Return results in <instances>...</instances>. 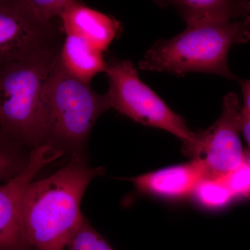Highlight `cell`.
I'll return each mask as SVG.
<instances>
[{
	"instance_id": "6da1fadb",
	"label": "cell",
	"mask_w": 250,
	"mask_h": 250,
	"mask_svg": "<svg viewBox=\"0 0 250 250\" xmlns=\"http://www.w3.org/2000/svg\"><path fill=\"white\" fill-rule=\"evenodd\" d=\"M104 172L79 159L41 180L31 182L21 205V225L27 246L65 250L83 221L80 206L90 182Z\"/></svg>"
},
{
	"instance_id": "7a4b0ae2",
	"label": "cell",
	"mask_w": 250,
	"mask_h": 250,
	"mask_svg": "<svg viewBox=\"0 0 250 250\" xmlns=\"http://www.w3.org/2000/svg\"><path fill=\"white\" fill-rule=\"evenodd\" d=\"M187 25L172 39L156 41L139 62V68L179 76L205 72L236 80L229 68L228 54L233 45L250 41V16L206 20Z\"/></svg>"
},
{
	"instance_id": "3957f363",
	"label": "cell",
	"mask_w": 250,
	"mask_h": 250,
	"mask_svg": "<svg viewBox=\"0 0 250 250\" xmlns=\"http://www.w3.org/2000/svg\"><path fill=\"white\" fill-rule=\"evenodd\" d=\"M61 47L0 67V129L19 143L35 148L49 143L46 82Z\"/></svg>"
},
{
	"instance_id": "277c9868",
	"label": "cell",
	"mask_w": 250,
	"mask_h": 250,
	"mask_svg": "<svg viewBox=\"0 0 250 250\" xmlns=\"http://www.w3.org/2000/svg\"><path fill=\"white\" fill-rule=\"evenodd\" d=\"M45 97L50 118L49 141L70 146L84 142L97 119L111 108L107 94L97 93L89 83L74 77L59 56L46 82Z\"/></svg>"
},
{
	"instance_id": "5b68a950",
	"label": "cell",
	"mask_w": 250,
	"mask_h": 250,
	"mask_svg": "<svg viewBox=\"0 0 250 250\" xmlns=\"http://www.w3.org/2000/svg\"><path fill=\"white\" fill-rule=\"evenodd\" d=\"M105 72L108 79L109 89L106 94L111 108L138 123L166 130L177 136L184 143V152L189 155L196 144L197 134L140 80L130 61L112 60Z\"/></svg>"
},
{
	"instance_id": "8992f818",
	"label": "cell",
	"mask_w": 250,
	"mask_h": 250,
	"mask_svg": "<svg viewBox=\"0 0 250 250\" xmlns=\"http://www.w3.org/2000/svg\"><path fill=\"white\" fill-rule=\"evenodd\" d=\"M54 21L39 17L27 0H0V67L60 47Z\"/></svg>"
},
{
	"instance_id": "52a82bcc",
	"label": "cell",
	"mask_w": 250,
	"mask_h": 250,
	"mask_svg": "<svg viewBox=\"0 0 250 250\" xmlns=\"http://www.w3.org/2000/svg\"><path fill=\"white\" fill-rule=\"evenodd\" d=\"M241 106L235 93L223 99V112L214 124L197 134V143L190 155L197 159L204 154L206 177L222 179L238 167L244 159L239 132L241 131Z\"/></svg>"
},
{
	"instance_id": "ba28073f",
	"label": "cell",
	"mask_w": 250,
	"mask_h": 250,
	"mask_svg": "<svg viewBox=\"0 0 250 250\" xmlns=\"http://www.w3.org/2000/svg\"><path fill=\"white\" fill-rule=\"evenodd\" d=\"M62 149L49 143L34 148L22 171L0 186V250H29L21 225L24 192L44 167L62 157Z\"/></svg>"
},
{
	"instance_id": "9c48e42d",
	"label": "cell",
	"mask_w": 250,
	"mask_h": 250,
	"mask_svg": "<svg viewBox=\"0 0 250 250\" xmlns=\"http://www.w3.org/2000/svg\"><path fill=\"white\" fill-rule=\"evenodd\" d=\"M65 34L82 38L104 52L122 32L121 23L114 18L72 0L59 16Z\"/></svg>"
},
{
	"instance_id": "30bf717a",
	"label": "cell",
	"mask_w": 250,
	"mask_h": 250,
	"mask_svg": "<svg viewBox=\"0 0 250 250\" xmlns=\"http://www.w3.org/2000/svg\"><path fill=\"white\" fill-rule=\"evenodd\" d=\"M206 177L203 161L200 158L191 162L126 179L139 190L146 193L181 198L193 192L197 184Z\"/></svg>"
},
{
	"instance_id": "8fae6325",
	"label": "cell",
	"mask_w": 250,
	"mask_h": 250,
	"mask_svg": "<svg viewBox=\"0 0 250 250\" xmlns=\"http://www.w3.org/2000/svg\"><path fill=\"white\" fill-rule=\"evenodd\" d=\"M173 7L188 24L210 19L236 20L250 16V0H153Z\"/></svg>"
},
{
	"instance_id": "7c38bea8",
	"label": "cell",
	"mask_w": 250,
	"mask_h": 250,
	"mask_svg": "<svg viewBox=\"0 0 250 250\" xmlns=\"http://www.w3.org/2000/svg\"><path fill=\"white\" fill-rule=\"evenodd\" d=\"M59 57L67 71L87 83H90L97 74L105 72L107 68L103 52L85 39L71 34H65Z\"/></svg>"
},
{
	"instance_id": "4fadbf2b",
	"label": "cell",
	"mask_w": 250,
	"mask_h": 250,
	"mask_svg": "<svg viewBox=\"0 0 250 250\" xmlns=\"http://www.w3.org/2000/svg\"><path fill=\"white\" fill-rule=\"evenodd\" d=\"M192 193L197 201L210 208L224 207L233 197L223 179L208 177L197 184Z\"/></svg>"
},
{
	"instance_id": "5bb4252c",
	"label": "cell",
	"mask_w": 250,
	"mask_h": 250,
	"mask_svg": "<svg viewBox=\"0 0 250 250\" xmlns=\"http://www.w3.org/2000/svg\"><path fill=\"white\" fill-rule=\"evenodd\" d=\"M67 250H116L83 219V223L67 243Z\"/></svg>"
},
{
	"instance_id": "9a60e30c",
	"label": "cell",
	"mask_w": 250,
	"mask_h": 250,
	"mask_svg": "<svg viewBox=\"0 0 250 250\" xmlns=\"http://www.w3.org/2000/svg\"><path fill=\"white\" fill-rule=\"evenodd\" d=\"M16 140L0 129V180L13 178L27 164V162L22 164L17 154L10 148V143Z\"/></svg>"
},
{
	"instance_id": "2e32d148",
	"label": "cell",
	"mask_w": 250,
	"mask_h": 250,
	"mask_svg": "<svg viewBox=\"0 0 250 250\" xmlns=\"http://www.w3.org/2000/svg\"><path fill=\"white\" fill-rule=\"evenodd\" d=\"M233 197L250 196V156L246 154L241 164L222 178Z\"/></svg>"
},
{
	"instance_id": "e0dca14e",
	"label": "cell",
	"mask_w": 250,
	"mask_h": 250,
	"mask_svg": "<svg viewBox=\"0 0 250 250\" xmlns=\"http://www.w3.org/2000/svg\"><path fill=\"white\" fill-rule=\"evenodd\" d=\"M72 0H27L36 14L47 21H52L56 17H59L62 10Z\"/></svg>"
},
{
	"instance_id": "ac0fdd59",
	"label": "cell",
	"mask_w": 250,
	"mask_h": 250,
	"mask_svg": "<svg viewBox=\"0 0 250 250\" xmlns=\"http://www.w3.org/2000/svg\"><path fill=\"white\" fill-rule=\"evenodd\" d=\"M241 131L250 148V113L243 108L241 110Z\"/></svg>"
},
{
	"instance_id": "d6986e66",
	"label": "cell",
	"mask_w": 250,
	"mask_h": 250,
	"mask_svg": "<svg viewBox=\"0 0 250 250\" xmlns=\"http://www.w3.org/2000/svg\"><path fill=\"white\" fill-rule=\"evenodd\" d=\"M243 98H244V107L243 109L250 113V80L241 81Z\"/></svg>"
}]
</instances>
